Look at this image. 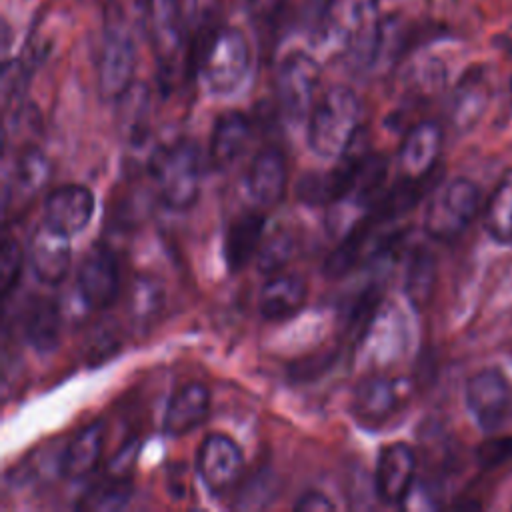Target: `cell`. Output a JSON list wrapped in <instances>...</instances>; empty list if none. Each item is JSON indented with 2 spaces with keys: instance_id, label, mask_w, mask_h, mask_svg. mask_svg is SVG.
I'll return each mask as SVG.
<instances>
[{
  "instance_id": "obj_13",
  "label": "cell",
  "mask_w": 512,
  "mask_h": 512,
  "mask_svg": "<svg viewBox=\"0 0 512 512\" xmlns=\"http://www.w3.org/2000/svg\"><path fill=\"white\" fill-rule=\"evenodd\" d=\"M70 260V236L46 222L38 224L28 242V262L34 276L48 286L60 284L70 270Z\"/></svg>"
},
{
  "instance_id": "obj_32",
  "label": "cell",
  "mask_w": 512,
  "mask_h": 512,
  "mask_svg": "<svg viewBox=\"0 0 512 512\" xmlns=\"http://www.w3.org/2000/svg\"><path fill=\"white\" fill-rule=\"evenodd\" d=\"M176 6L192 42L212 32L210 24L218 14V0H176Z\"/></svg>"
},
{
  "instance_id": "obj_30",
  "label": "cell",
  "mask_w": 512,
  "mask_h": 512,
  "mask_svg": "<svg viewBox=\"0 0 512 512\" xmlns=\"http://www.w3.org/2000/svg\"><path fill=\"white\" fill-rule=\"evenodd\" d=\"M164 304V290L158 280L150 276H138L130 292V316L134 322H150Z\"/></svg>"
},
{
  "instance_id": "obj_16",
  "label": "cell",
  "mask_w": 512,
  "mask_h": 512,
  "mask_svg": "<svg viewBox=\"0 0 512 512\" xmlns=\"http://www.w3.org/2000/svg\"><path fill=\"white\" fill-rule=\"evenodd\" d=\"M442 150V128L424 120L414 124L402 138L398 148V164L402 176L424 178L430 176Z\"/></svg>"
},
{
  "instance_id": "obj_25",
  "label": "cell",
  "mask_w": 512,
  "mask_h": 512,
  "mask_svg": "<svg viewBox=\"0 0 512 512\" xmlns=\"http://www.w3.org/2000/svg\"><path fill=\"white\" fill-rule=\"evenodd\" d=\"M150 4L146 0H106L102 8V30L110 36L140 44L148 36Z\"/></svg>"
},
{
  "instance_id": "obj_33",
  "label": "cell",
  "mask_w": 512,
  "mask_h": 512,
  "mask_svg": "<svg viewBox=\"0 0 512 512\" xmlns=\"http://www.w3.org/2000/svg\"><path fill=\"white\" fill-rule=\"evenodd\" d=\"M30 70L20 60H8L2 66V102L4 108L12 114H18L22 110V98L26 94Z\"/></svg>"
},
{
  "instance_id": "obj_3",
  "label": "cell",
  "mask_w": 512,
  "mask_h": 512,
  "mask_svg": "<svg viewBox=\"0 0 512 512\" xmlns=\"http://www.w3.org/2000/svg\"><path fill=\"white\" fill-rule=\"evenodd\" d=\"M148 172L164 206L172 210L190 208L200 192L202 160L198 144L190 138H178L158 146L148 158Z\"/></svg>"
},
{
  "instance_id": "obj_29",
  "label": "cell",
  "mask_w": 512,
  "mask_h": 512,
  "mask_svg": "<svg viewBox=\"0 0 512 512\" xmlns=\"http://www.w3.org/2000/svg\"><path fill=\"white\" fill-rule=\"evenodd\" d=\"M486 232L500 244H512V180L502 182L490 196L484 212Z\"/></svg>"
},
{
  "instance_id": "obj_27",
  "label": "cell",
  "mask_w": 512,
  "mask_h": 512,
  "mask_svg": "<svg viewBox=\"0 0 512 512\" xmlns=\"http://www.w3.org/2000/svg\"><path fill=\"white\" fill-rule=\"evenodd\" d=\"M374 226L376 222L366 214L346 230L340 244L324 260V274L328 278H342L356 266Z\"/></svg>"
},
{
  "instance_id": "obj_39",
  "label": "cell",
  "mask_w": 512,
  "mask_h": 512,
  "mask_svg": "<svg viewBox=\"0 0 512 512\" xmlns=\"http://www.w3.org/2000/svg\"><path fill=\"white\" fill-rule=\"evenodd\" d=\"M284 0H250L252 10H256L258 14H272L274 10L280 8Z\"/></svg>"
},
{
  "instance_id": "obj_26",
  "label": "cell",
  "mask_w": 512,
  "mask_h": 512,
  "mask_svg": "<svg viewBox=\"0 0 512 512\" xmlns=\"http://www.w3.org/2000/svg\"><path fill=\"white\" fill-rule=\"evenodd\" d=\"M488 104V86L486 80L482 76V72H468L456 92H454V100H452V122L458 130H470L480 116L484 114Z\"/></svg>"
},
{
  "instance_id": "obj_10",
  "label": "cell",
  "mask_w": 512,
  "mask_h": 512,
  "mask_svg": "<svg viewBox=\"0 0 512 512\" xmlns=\"http://www.w3.org/2000/svg\"><path fill=\"white\" fill-rule=\"evenodd\" d=\"M242 464L240 446L220 432L208 434L196 454V470L212 496H224L238 484Z\"/></svg>"
},
{
  "instance_id": "obj_15",
  "label": "cell",
  "mask_w": 512,
  "mask_h": 512,
  "mask_svg": "<svg viewBox=\"0 0 512 512\" xmlns=\"http://www.w3.org/2000/svg\"><path fill=\"white\" fill-rule=\"evenodd\" d=\"M404 400L400 380L386 376H368L364 378L352 394V414L366 426L376 428L386 422Z\"/></svg>"
},
{
  "instance_id": "obj_5",
  "label": "cell",
  "mask_w": 512,
  "mask_h": 512,
  "mask_svg": "<svg viewBox=\"0 0 512 512\" xmlns=\"http://www.w3.org/2000/svg\"><path fill=\"white\" fill-rule=\"evenodd\" d=\"M480 204V190L468 178H454L438 188L424 212V230L434 240H452L460 236Z\"/></svg>"
},
{
  "instance_id": "obj_35",
  "label": "cell",
  "mask_w": 512,
  "mask_h": 512,
  "mask_svg": "<svg viewBox=\"0 0 512 512\" xmlns=\"http://www.w3.org/2000/svg\"><path fill=\"white\" fill-rule=\"evenodd\" d=\"M22 262H24V252L20 244L14 238H6L0 248V290L4 298L10 296V292L20 280Z\"/></svg>"
},
{
  "instance_id": "obj_4",
  "label": "cell",
  "mask_w": 512,
  "mask_h": 512,
  "mask_svg": "<svg viewBox=\"0 0 512 512\" xmlns=\"http://www.w3.org/2000/svg\"><path fill=\"white\" fill-rule=\"evenodd\" d=\"M200 52L196 54V66L204 84L214 94H230L242 86L250 72V44L242 30L234 26H220L212 30Z\"/></svg>"
},
{
  "instance_id": "obj_14",
  "label": "cell",
  "mask_w": 512,
  "mask_h": 512,
  "mask_svg": "<svg viewBox=\"0 0 512 512\" xmlns=\"http://www.w3.org/2000/svg\"><path fill=\"white\" fill-rule=\"evenodd\" d=\"M94 214V194L82 184H64L48 192L44 222L66 236L82 232Z\"/></svg>"
},
{
  "instance_id": "obj_23",
  "label": "cell",
  "mask_w": 512,
  "mask_h": 512,
  "mask_svg": "<svg viewBox=\"0 0 512 512\" xmlns=\"http://www.w3.org/2000/svg\"><path fill=\"white\" fill-rule=\"evenodd\" d=\"M48 178H50V162L46 154L36 146H26L14 162L12 178H10V184L6 186L4 200L8 202L12 198L16 206H24L30 198H34L44 188Z\"/></svg>"
},
{
  "instance_id": "obj_31",
  "label": "cell",
  "mask_w": 512,
  "mask_h": 512,
  "mask_svg": "<svg viewBox=\"0 0 512 512\" xmlns=\"http://www.w3.org/2000/svg\"><path fill=\"white\" fill-rule=\"evenodd\" d=\"M294 246H296V242L290 232L276 230L266 240H262V244L256 252L258 270H262L266 274L282 270L286 266V262L292 258Z\"/></svg>"
},
{
  "instance_id": "obj_12",
  "label": "cell",
  "mask_w": 512,
  "mask_h": 512,
  "mask_svg": "<svg viewBox=\"0 0 512 512\" xmlns=\"http://www.w3.org/2000/svg\"><path fill=\"white\" fill-rule=\"evenodd\" d=\"M416 478V454L404 442L386 444L376 460L374 488L384 504H402Z\"/></svg>"
},
{
  "instance_id": "obj_22",
  "label": "cell",
  "mask_w": 512,
  "mask_h": 512,
  "mask_svg": "<svg viewBox=\"0 0 512 512\" xmlns=\"http://www.w3.org/2000/svg\"><path fill=\"white\" fill-rule=\"evenodd\" d=\"M306 294L308 290L302 276L278 272L262 286L258 312L266 320H284L304 308Z\"/></svg>"
},
{
  "instance_id": "obj_36",
  "label": "cell",
  "mask_w": 512,
  "mask_h": 512,
  "mask_svg": "<svg viewBox=\"0 0 512 512\" xmlns=\"http://www.w3.org/2000/svg\"><path fill=\"white\" fill-rule=\"evenodd\" d=\"M508 458H512V434L492 436L476 448V462L488 470L498 468Z\"/></svg>"
},
{
  "instance_id": "obj_2",
  "label": "cell",
  "mask_w": 512,
  "mask_h": 512,
  "mask_svg": "<svg viewBox=\"0 0 512 512\" xmlns=\"http://www.w3.org/2000/svg\"><path fill=\"white\" fill-rule=\"evenodd\" d=\"M362 102L348 86H332L320 94L308 114V146L326 160L342 158L356 142Z\"/></svg>"
},
{
  "instance_id": "obj_21",
  "label": "cell",
  "mask_w": 512,
  "mask_h": 512,
  "mask_svg": "<svg viewBox=\"0 0 512 512\" xmlns=\"http://www.w3.org/2000/svg\"><path fill=\"white\" fill-rule=\"evenodd\" d=\"M104 448V422L94 420L80 428L66 444L58 470L66 480H80L94 472Z\"/></svg>"
},
{
  "instance_id": "obj_34",
  "label": "cell",
  "mask_w": 512,
  "mask_h": 512,
  "mask_svg": "<svg viewBox=\"0 0 512 512\" xmlns=\"http://www.w3.org/2000/svg\"><path fill=\"white\" fill-rule=\"evenodd\" d=\"M130 502V486L126 480H110L98 488H94L86 500L82 502V508L92 510H120Z\"/></svg>"
},
{
  "instance_id": "obj_9",
  "label": "cell",
  "mask_w": 512,
  "mask_h": 512,
  "mask_svg": "<svg viewBox=\"0 0 512 512\" xmlns=\"http://www.w3.org/2000/svg\"><path fill=\"white\" fill-rule=\"evenodd\" d=\"M466 406L486 432L498 430L512 414V386L498 368H482L466 382Z\"/></svg>"
},
{
  "instance_id": "obj_7",
  "label": "cell",
  "mask_w": 512,
  "mask_h": 512,
  "mask_svg": "<svg viewBox=\"0 0 512 512\" xmlns=\"http://www.w3.org/2000/svg\"><path fill=\"white\" fill-rule=\"evenodd\" d=\"M320 64L306 52L288 54L276 72V96L282 112L292 120L310 114L320 86Z\"/></svg>"
},
{
  "instance_id": "obj_11",
  "label": "cell",
  "mask_w": 512,
  "mask_h": 512,
  "mask_svg": "<svg viewBox=\"0 0 512 512\" xmlns=\"http://www.w3.org/2000/svg\"><path fill=\"white\" fill-rule=\"evenodd\" d=\"M138 42L120 36H102L96 60V88L104 100H118L134 84Z\"/></svg>"
},
{
  "instance_id": "obj_6",
  "label": "cell",
  "mask_w": 512,
  "mask_h": 512,
  "mask_svg": "<svg viewBox=\"0 0 512 512\" xmlns=\"http://www.w3.org/2000/svg\"><path fill=\"white\" fill-rule=\"evenodd\" d=\"M150 4V26L148 38L156 54L158 70L164 82L174 78L190 56H186V46L192 42L186 30L176 0H148Z\"/></svg>"
},
{
  "instance_id": "obj_37",
  "label": "cell",
  "mask_w": 512,
  "mask_h": 512,
  "mask_svg": "<svg viewBox=\"0 0 512 512\" xmlns=\"http://www.w3.org/2000/svg\"><path fill=\"white\" fill-rule=\"evenodd\" d=\"M96 338H92L90 342V348H88V354H90V364H100L104 360H108L112 354H116L118 350V338L116 334L112 332H106V330H100L98 334H94Z\"/></svg>"
},
{
  "instance_id": "obj_38",
  "label": "cell",
  "mask_w": 512,
  "mask_h": 512,
  "mask_svg": "<svg viewBox=\"0 0 512 512\" xmlns=\"http://www.w3.org/2000/svg\"><path fill=\"white\" fill-rule=\"evenodd\" d=\"M334 508H336V504L326 494H322L318 490L304 492L294 504V510H300V512H330Z\"/></svg>"
},
{
  "instance_id": "obj_17",
  "label": "cell",
  "mask_w": 512,
  "mask_h": 512,
  "mask_svg": "<svg viewBox=\"0 0 512 512\" xmlns=\"http://www.w3.org/2000/svg\"><path fill=\"white\" fill-rule=\"evenodd\" d=\"M248 194L260 208H272L282 202L288 184L286 158L282 150L268 146L262 148L248 170L246 176Z\"/></svg>"
},
{
  "instance_id": "obj_1",
  "label": "cell",
  "mask_w": 512,
  "mask_h": 512,
  "mask_svg": "<svg viewBox=\"0 0 512 512\" xmlns=\"http://www.w3.org/2000/svg\"><path fill=\"white\" fill-rule=\"evenodd\" d=\"M320 30L356 64L368 66L382 52L384 20L378 0H328L320 16Z\"/></svg>"
},
{
  "instance_id": "obj_8",
  "label": "cell",
  "mask_w": 512,
  "mask_h": 512,
  "mask_svg": "<svg viewBox=\"0 0 512 512\" xmlns=\"http://www.w3.org/2000/svg\"><path fill=\"white\" fill-rule=\"evenodd\" d=\"M76 284L84 306L90 310H106L116 302L120 292V268L108 244L94 242L86 250L76 274Z\"/></svg>"
},
{
  "instance_id": "obj_18",
  "label": "cell",
  "mask_w": 512,
  "mask_h": 512,
  "mask_svg": "<svg viewBox=\"0 0 512 512\" xmlns=\"http://www.w3.org/2000/svg\"><path fill=\"white\" fill-rule=\"evenodd\" d=\"M210 392L200 382L180 386L168 400L162 430L170 438L184 436L198 428L208 418Z\"/></svg>"
},
{
  "instance_id": "obj_24",
  "label": "cell",
  "mask_w": 512,
  "mask_h": 512,
  "mask_svg": "<svg viewBox=\"0 0 512 512\" xmlns=\"http://www.w3.org/2000/svg\"><path fill=\"white\" fill-rule=\"evenodd\" d=\"M62 324L60 306L54 300L38 298L26 308L22 322L24 338L38 354H50L60 344Z\"/></svg>"
},
{
  "instance_id": "obj_28",
  "label": "cell",
  "mask_w": 512,
  "mask_h": 512,
  "mask_svg": "<svg viewBox=\"0 0 512 512\" xmlns=\"http://www.w3.org/2000/svg\"><path fill=\"white\" fill-rule=\"evenodd\" d=\"M436 284V258L426 248H416L408 260L404 276V294L408 302L422 310L428 306Z\"/></svg>"
},
{
  "instance_id": "obj_19",
  "label": "cell",
  "mask_w": 512,
  "mask_h": 512,
  "mask_svg": "<svg viewBox=\"0 0 512 512\" xmlns=\"http://www.w3.org/2000/svg\"><path fill=\"white\" fill-rule=\"evenodd\" d=\"M252 136V122L246 114L238 110H228L220 114L214 122L208 156L210 164L218 170L228 168L248 146Z\"/></svg>"
},
{
  "instance_id": "obj_20",
  "label": "cell",
  "mask_w": 512,
  "mask_h": 512,
  "mask_svg": "<svg viewBox=\"0 0 512 512\" xmlns=\"http://www.w3.org/2000/svg\"><path fill=\"white\" fill-rule=\"evenodd\" d=\"M266 216L258 210H246L236 216L224 234V260L230 272L242 270L258 252L264 238Z\"/></svg>"
}]
</instances>
